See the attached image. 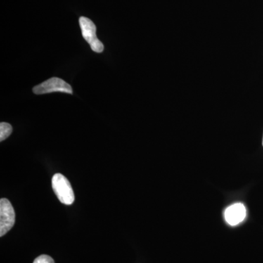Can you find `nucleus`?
Listing matches in <instances>:
<instances>
[{
    "label": "nucleus",
    "instance_id": "8",
    "mask_svg": "<svg viewBox=\"0 0 263 263\" xmlns=\"http://www.w3.org/2000/svg\"><path fill=\"white\" fill-rule=\"evenodd\" d=\"M262 146H263V139H262Z\"/></svg>",
    "mask_w": 263,
    "mask_h": 263
},
{
    "label": "nucleus",
    "instance_id": "5",
    "mask_svg": "<svg viewBox=\"0 0 263 263\" xmlns=\"http://www.w3.org/2000/svg\"><path fill=\"white\" fill-rule=\"evenodd\" d=\"M247 211L245 205L242 203H235L230 205L224 212V218L230 226H235L245 220Z\"/></svg>",
    "mask_w": 263,
    "mask_h": 263
},
{
    "label": "nucleus",
    "instance_id": "6",
    "mask_svg": "<svg viewBox=\"0 0 263 263\" xmlns=\"http://www.w3.org/2000/svg\"><path fill=\"white\" fill-rule=\"evenodd\" d=\"M13 127L10 124L6 122H1L0 124V141H5L6 138L11 135Z\"/></svg>",
    "mask_w": 263,
    "mask_h": 263
},
{
    "label": "nucleus",
    "instance_id": "3",
    "mask_svg": "<svg viewBox=\"0 0 263 263\" xmlns=\"http://www.w3.org/2000/svg\"><path fill=\"white\" fill-rule=\"evenodd\" d=\"M35 95H46L52 92H62L73 94L72 86L65 81L59 78H51L42 84L34 86L32 89Z\"/></svg>",
    "mask_w": 263,
    "mask_h": 263
},
{
    "label": "nucleus",
    "instance_id": "7",
    "mask_svg": "<svg viewBox=\"0 0 263 263\" xmlns=\"http://www.w3.org/2000/svg\"><path fill=\"white\" fill-rule=\"evenodd\" d=\"M33 263H54V261L50 256L43 254L34 259Z\"/></svg>",
    "mask_w": 263,
    "mask_h": 263
},
{
    "label": "nucleus",
    "instance_id": "2",
    "mask_svg": "<svg viewBox=\"0 0 263 263\" xmlns=\"http://www.w3.org/2000/svg\"><path fill=\"white\" fill-rule=\"evenodd\" d=\"M79 24L83 37L89 43L91 50L96 53H102L104 51V45L97 37V27L92 21L86 17L81 16L79 18Z\"/></svg>",
    "mask_w": 263,
    "mask_h": 263
},
{
    "label": "nucleus",
    "instance_id": "4",
    "mask_svg": "<svg viewBox=\"0 0 263 263\" xmlns=\"http://www.w3.org/2000/svg\"><path fill=\"white\" fill-rule=\"evenodd\" d=\"M15 214L11 202L6 198L0 200V236L6 234L15 224Z\"/></svg>",
    "mask_w": 263,
    "mask_h": 263
},
{
    "label": "nucleus",
    "instance_id": "1",
    "mask_svg": "<svg viewBox=\"0 0 263 263\" xmlns=\"http://www.w3.org/2000/svg\"><path fill=\"white\" fill-rule=\"evenodd\" d=\"M52 188L60 201L71 205L75 201V195L70 181L62 174H57L52 178Z\"/></svg>",
    "mask_w": 263,
    "mask_h": 263
}]
</instances>
